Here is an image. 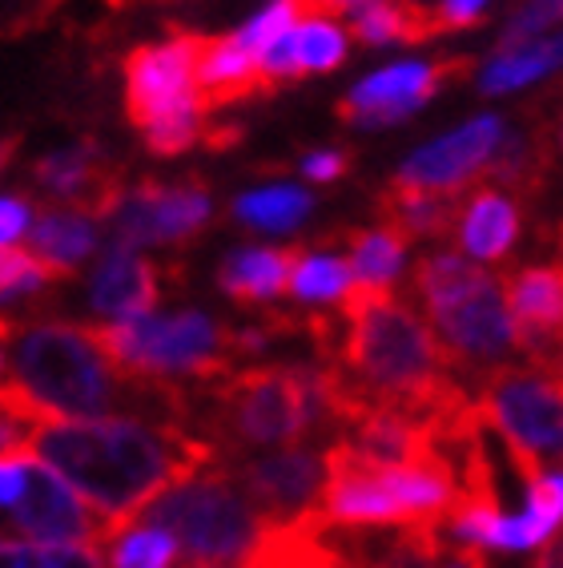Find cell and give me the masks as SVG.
Instances as JSON below:
<instances>
[{"label": "cell", "instance_id": "cell-19", "mask_svg": "<svg viewBox=\"0 0 563 568\" xmlns=\"http://www.w3.org/2000/svg\"><path fill=\"white\" fill-rule=\"evenodd\" d=\"M29 251L41 258L57 278H69L89 254L98 251V219L81 210H44L29 234Z\"/></svg>", "mask_w": 563, "mask_h": 568}, {"label": "cell", "instance_id": "cell-34", "mask_svg": "<svg viewBox=\"0 0 563 568\" xmlns=\"http://www.w3.org/2000/svg\"><path fill=\"white\" fill-rule=\"evenodd\" d=\"M33 206L24 202V197L9 194L4 202H0V246L9 251V246H17V242L24 239V234H33Z\"/></svg>", "mask_w": 563, "mask_h": 568}, {"label": "cell", "instance_id": "cell-11", "mask_svg": "<svg viewBox=\"0 0 563 568\" xmlns=\"http://www.w3.org/2000/svg\"><path fill=\"white\" fill-rule=\"evenodd\" d=\"M503 138H508V133H503V121L483 113V118L467 121V125H459V130L419 145V150L402 162L395 182L407 190H427V194L459 197L463 186H471V182H479V178H488Z\"/></svg>", "mask_w": 563, "mask_h": 568}, {"label": "cell", "instance_id": "cell-2", "mask_svg": "<svg viewBox=\"0 0 563 568\" xmlns=\"http://www.w3.org/2000/svg\"><path fill=\"white\" fill-rule=\"evenodd\" d=\"M4 416L190 424L194 395L177 383L130 375L109 355L98 327L4 318Z\"/></svg>", "mask_w": 563, "mask_h": 568}, {"label": "cell", "instance_id": "cell-38", "mask_svg": "<svg viewBox=\"0 0 563 568\" xmlns=\"http://www.w3.org/2000/svg\"><path fill=\"white\" fill-rule=\"evenodd\" d=\"M531 568H563V532L552 536V540L543 545V552L535 557V565Z\"/></svg>", "mask_w": 563, "mask_h": 568}, {"label": "cell", "instance_id": "cell-20", "mask_svg": "<svg viewBox=\"0 0 563 568\" xmlns=\"http://www.w3.org/2000/svg\"><path fill=\"white\" fill-rule=\"evenodd\" d=\"M197 85L209 105H226V101L249 98L254 89H262V69L258 57L249 53L238 37H217V41L202 44V61H197Z\"/></svg>", "mask_w": 563, "mask_h": 568}, {"label": "cell", "instance_id": "cell-8", "mask_svg": "<svg viewBox=\"0 0 563 568\" xmlns=\"http://www.w3.org/2000/svg\"><path fill=\"white\" fill-rule=\"evenodd\" d=\"M483 424H491L520 468L523 484L563 471V383L543 367L515 363L475 387Z\"/></svg>", "mask_w": 563, "mask_h": 568}, {"label": "cell", "instance_id": "cell-29", "mask_svg": "<svg viewBox=\"0 0 563 568\" xmlns=\"http://www.w3.org/2000/svg\"><path fill=\"white\" fill-rule=\"evenodd\" d=\"M298 49H303L306 73H326V69L342 65V57H347V29L335 17H306L298 24Z\"/></svg>", "mask_w": 563, "mask_h": 568}, {"label": "cell", "instance_id": "cell-3", "mask_svg": "<svg viewBox=\"0 0 563 568\" xmlns=\"http://www.w3.org/2000/svg\"><path fill=\"white\" fill-rule=\"evenodd\" d=\"M467 496V456L431 452L382 459L355 439L326 444V493L318 513L335 528H447Z\"/></svg>", "mask_w": 563, "mask_h": 568}, {"label": "cell", "instance_id": "cell-1", "mask_svg": "<svg viewBox=\"0 0 563 568\" xmlns=\"http://www.w3.org/2000/svg\"><path fill=\"white\" fill-rule=\"evenodd\" d=\"M4 452H29L53 468L113 532L141 520L157 496L222 459L197 427L150 419L4 416Z\"/></svg>", "mask_w": 563, "mask_h": 568}, {"label": "cell", "instance_id": "cell-32", "mask_svg": "<svg viewBox=\"0 0 563 568\" xmlns=\"http://www.w3.org/2000/svg\"><path fill=\"white\" fill-rule=\"evenodd\" d=\"M560 21H563V0H520V9L508 17V29H503L499 53L540 41L543 29H552V24H560Z\"/></svg>", "mask_w": 563, "mask_h": 568}, {"label": "cell", "instance_id": "cell-28", "mask_svg": "<svg viewBox=\"0 0 563 568\" xmlns=\"http://www.w3.org/2000/svg\"><path fill=\"white\" fill-rule=\"evenodd\" d=\"M4 568H105L93 545H29L4 540Z\"/></svg>", "mask_w": 563, "mask_h": 568}, {"label": "cell", "instance_id": "cell-33", "mask_svg": "<svg viewBox=\"0 0 563 568\" xmlns=\"http://www.w3.org/2000/svg\"><path fill=\"white\" fill-rule=\"evenodd\" d=\"M258 69H262V81L266 85H278V81H290V77H303V49H298V29H290L286 37L258 53Z\"/></svg>", "mask_w": 563, "mask_h": 568}, {"label": "cell", "instance_id": "cell-17", "mask_svg": "<svg viewBox=\"0 0 563 568\" xmlns=\"http://www.w3.org/2000/svg\"><path fill=\"white\" fill-rule=\"evenodd\" d=\"M520 239V206L491 182H479L467 194L455 222V242L475 263H499Z\"/></svg>", "mask_w": 563, "mask_h": 568}, {"label": "cell", "instance_id": "cell-37", "mask_svg": "<svg viewBox=\"0 0 563 568\" xmlns=\"http://www.w3.org/2000/svg\"><path fill=\"white\" fill-rule=\"evenodd\" d=\"M303 174L310 182H335V178L347 174V153L342 150H315L303 162Z\"/></svg>", "mask_w": 563, "mask_h": 568}, {"label": "cell", "instance_id": "cell-6", "mask_svg": "<svg viewBox=\"0 0 563 568\" xmlns=\"http://www.w3.org/2000/svg\"><path fill=\"white\" fill-rule=\"evenodd\" d=\"M141 520L174 536L190 568H222L229 560L246 565L262 545V536L278 525L249 500L226 459H217L206 471H197L194 480L157 496L141 513Z\"/></svg>", "mask_w": 563, "mask_h": 568}, {"label": "cell", "instance_id": "cell-25", "mask_svg": "<svg viewBox=\"0 0 563 568\" xmlns=\"http://www.w3.org/2000/svg\"><path fill=\"white\" fill-rule=\"evenodd\" d=\"M355 291L350 258L335 251H298V263L290 274V295L298 303H338Z\"/></svg>", "mask_w": 563, "mask_h": 568}, {"label": "cell", "instance_id": "cell-15", "mask_svg": "<svg viewBox=\"0 0 563 568\" xmlns=\"http://www.w3.org/2000/svg\"><path fill=\"white\" fill-rule=\"evenodd\" d=\"M467 73V65L447 61V65H422V61H402V65H387L379 73H370L367 81H358L350 89L338 113L355 125H390V121L411 118L414 110H422L451 77Z\"/></svg>", "mask_w": 563, "mask_h": 568}, {"label": "cell", "instance_id": "cell-14", "mask_svg": "<svg viewBox=\"0 0 563 568\" xmlns=\"http://www.w3.org/2000/svg\"><path fill=\"white\" fill-rule=\"evenodd\" d=\"M508 306L520 331L523 363L552 372L563 359V258L560 263L515 266L503 278Z\"/></svg>", "mask_w": 563, "mask_h": 568}, {"label": "cell", "instance_id": "cell-36", "mask_svg": "<svg viewBox=\"0 0 563 568\" xmlns=\"http://www.w3.org/2000/svg\"><path fill=\"white\" fill-rule=\"evenodd\" d=\"M488 4L491 0H443V4L434 9V21H439V29H463V24L479 21Z\"/></svg>", "mask_w": 563, "mask_h": 568}, {"label": "cell", "instance_id": "cell-10", "mask_svg": "<svg viewBox=\"0 0 563 568\" xmlns=\"http://www.w3.org/2000/svg\"><path fill=\"white\" fill-rule=\"evenodd\" d=\"M24 456V493L9 513V540H29V545H93L101 548L113 528L89 508L81 496L69 488L53 468L41 459Z\"/></svg>", "mask_w": 563, "mask_h": 568}, {"label": "cell", "instance_id": "cell-26", "mask_svg": "<svg viewBox=\"0 0 563 568\" xmlns=\"http://www.w3.org/2000/svg\"><path fill=\"white\" fill-rule=\"evenodd\" d=\"M101 552H105V568H170L182 557L174 536L157 525H145V520L117 528L101 545Z\"/></svg>", "mask_w": 563, "mask_h": 568}, {"label": "cell", "instance_id": "cell-4", "mask_svg": "<svg viewBox=\"0 0 563 568\" xmlns=\"http://www.w3.org/2000/svg\"><path fill=\"white\" fill-rule=\"evenodd\" d=\"M411 295L471 392L491 372L523 363L520 331L499 274L483 271L459 251H434L414 263Z\"/></svg>", "mask_w": 563, "mask_h": 568}, {"label": "cell", "instance_id": "cell-39", "mask_svg": "<svg viewBox=\"0 0 563 568\" xmlns=\"http://www.w3.org/2000/svg\"><path fill=\"white\" fill-rule=\"evenodd\" d=\"M362 4H370V0H326L323 17H335L338 9H362Z\"/></svg>", "mask_w": 563, "mask_h": 568}, {"label": "cell", "instance_id": "cell-41", "mask_svg": "<svg viewBox=\"0 0 563 568\" xmlns=\"http://www.w3.org/2000/svg\"><path fill=\"white\" fill-rule=\"evenodd\" d=\"M560 251H563V234H560Z\"/></svg>", "mask_w": 563, "mask_h": 568}, {"label": "cell", "instance_id": "cell-7", "mask_svg": "<svg viewBox=\"0 0 563 568\" xmlns=\"http://www.w3.org/2000/svg\"><path fill=\"white\" fill-rule=\"evenodd\" d=\"M101 343L109 355L137 379L177 383V379H226L238 372V331H226L202 311L177 315H141L130 323H101ZM182 387V383H177Z\"/></svg>", "mask_w": 563, "mask_h": 568}, {"label": "cell", "instance_id": "cell-31", "mask_svg": "<svg viewBox=\"0 0 563 568\" xmlns=\"http://www.w3.org/2000/svg\"><path fill=\"white\" fill-rule=\"evenodd\" d=\"M53 278L57 274L49 271L33 251H24V246H9V251L0 254V286H4V303L37 295V291H44Z\"/></svg>", "mask_w": 563, "mask_h": 568}, {"label": "cell", "instance_id": "cell-30", "mask_svg": "<svg viewBox=\"0 0 563 568\" xmlns=\"http://www.w3.org/2000/svg\"><path fill=\"white\" fill-rule=\"evenodd\" d=\"M303 21L306 17H303V4H298V0H274L270 9H262L258 17H249L234 37L246 44L249 53L258 57V53H266L278 37H286L290 29H298Z\"/></svg>", "mask_w": 563, "mask_h": 568}, {"label": "cell", "instance_id": "cell-35", "mask_svg": "<svg viewBox=\"0 0 563 568\" xmlns=\"http://www.w3.org/2000/svg\"><path fill=\"white\" fill-rule=\"evenodd\" d=\"M439 568H491L488 548H479V545H459V540L443 536V548H439Z\"/></svg>", "mask_w": 563, "mask_h": 568}, {"label": "cell", "instance_id": "cell-21", "mask_svg": "<svg viewBox=\"0 0 563 568\" xmlns=\"http://www.w3.org/2000/svg\"><path fill=\"white\" fill-rule=\"evenodd\" d=\"M459 210L463 202L451 194H427V190L395 186L379 197L382 226L399 230L402 239H439V234H455Z\"/></svg>", "mask_w": 563, "mask_h": 568}, {"label": "cell", "instance_id": "cell-22", "mask_svg": "<svg viewBox=\"0 0 563 568\" xmlns=\"http://www.w3.org/2000/svg\"><path fill=\"white\" fill-rule=\"evenodd\" d=\"M407 242L399 230L375 226V230H355L347 239V258L355 271V286L362 291H390L395 278L402 274L407 263Z\"/></svg>", "mask_w": 563, "mask_h": 568}, {"label": "cell", "instance_id": "cell-40", "mask_svg": "<svg viewBox=\"0 0 563 568\" xmlns=\"http://www.w3.org/2000/svg\"><path fill=\"white\" fill-rule=\"evenodd\" d=\"M555 379H560V383H563V359H560V367H555Z\"/></svg>", "mask_w": 563, "mask_h": 568}, {"label": "cell", "instance_id": "cell-12", "mask_svg": "<svg viewBox=\"0 0 563 568\" xmlns=\"http://www.w3.org/2000/svg\"><path fill=\"white\" fill-rule=\"evenodd\" d=\"M113 234L121 246H177L190 242L209 222V194L194 182L162 186L145 182L137 190H125L113 210Z\"/></svg>", "mask_w": 563, "mask_h": 568}, {"label": "cell", "instance_id": "cell-27", "mask_svg": "<svg viewBox=\"0 0 563 568\" xmlns=\"http://www.w3.org/2000/svg\"><path fill=\"white\" fill-rule=\"evenodd\" d=\"M310 194L298 186H262L249 190L234 202V219L249 230H266V234H282V230H294L298 222L310 214Z\"/></svg>", "mask_w": 563, "mask_h": 568}, {"label": "cell", "instance_id": "cell-9", "mask_svg": "<svg viewBox=\"0 0 563 568\" xmlns=\"http://www.w3.org/2000/svg\"><path fill=\"white\" fill-rule=\"evenodd\" d=\"M202 37H174L162 44H141L125 61V105L153 153H182L202 133Z\"/></svg>", "mask_w": 563, "mask_h": 568}, {"label": "cell", "instance_id": "cell-13", "mask_svg": "<svg viewBox=\"0 0 563 568\" xmlns=\"http://www.w3.org/2000/svg\"><path fill=\"white\" fill-rule=\"evenodd\" d=\"M246 496L270 520H294L315 513L326 493V448H290L274 456L229 464Z\"/></svg>", "mask_w": 563, "mask_h": 568}, {"label": "cell", "instance_id": "cell-16", "mask_svg": "<svg viewBox=\"0 0 563 568\" xmlns=\"http://www.w3.org/2000/svg\"><path fill=\"white\" fill-rule=\"evenodd\" d=\"M157 298H162L157 266L141 258L133 246L113 242L89 278V306L109 323H130V318L153 315Z\"/></svg>", "mask_w": 563, "mask_h": 568}, {"label": "cell", "instance_id": "cell-24", "mask_svg": "<svg viewBox=\"0 0 563 568\" xmlns=\"http://www.w3.org/2000/svg\"><path fill=\"white\" fill-rule=\"evenodd\" d=\"M358 41L367 44H395V41H427V37L439 29L434 12H422L414 4H402V0H370L362 9H355L350 17Z\"/></svg>", "mask_w": 563, "mask_h": 568}, {"label": "cell", "instance_id": "cell-5", "mask_svg": "<svg viewBox=\"0 0 563 568\" xmlns=\"http://www.w3.org/2000/svg\"><path fill=\"white\" fill-rule=\"evenodd\" d=\"M202 436L226 464L249 448H303L315 432H335L318 367H238L226 379L202 383Z\"/></svg>", "mask_w": 563, "mask_h": 568}, {"label": "cell", "instance_id": "cell-23", "mask_svg": "<svg viewBox=\"0 0 563 568\" xmlns=\"http://www.w3.org/2000/svg\"><path fill=\"white\" fill-rule=\"evenodd\" d=\"M555 69H563V33L495 53L483 77H479V85H483V93H515V89L531 85V81H540Z\"/></svg>", "mask_w": 563, "mask_h": 568}, {"label": "cell", "instance_id": "cell-18", "mask_svg": "<svg viewBox=\"0 0 563 568\" xmlns=\"http://www.w3.org/2000/svg\"><path fill=\"white\" fill-rule=\"evenodd\" d=\"M298 263V251H274V246H246V251L226 254V263L217 266V286L234 303L262 306L290 291V274Z\"/></svg>", "mask_w": 563, "mask_h": 568}]
</instances>
